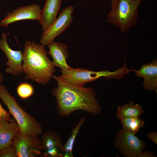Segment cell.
Returning <instances> with one entry per match:
<instances>
[{
  "instance_id": "obj_1",
  "label": "cell",
  "mask_w": 157,
  "mask_h": 157,
  "mask_svg": "<svg viewBox=\"0 0 157 157\" xmlns=\"http://www.w3.org/2000/svg\"><path fill=\"white\" fill-rule=\"evenodd\" d=\"M52 78L56 80L58 85L52 88L51 93L56 99L60 116L69 117L72 113L79 110L94 115L101 113V107L92 88L74 86L59 76L53 75Z\"/></svg>"
},
{
  "instance_id": "obj_2",
  "label": "cell",
  "mask_w": 157,
  "mask_h": 157,
  "mask_svg": "<svg viewBox=\"0 0 157 157\" xmlns=\"http://www.w3.org/2000/svg\"><path fill=\"white\" fill-rule=\"evenodd\" d=\"M44 47L33 41H26L23 52L22 72L24 79L42 85L48 83L56 72Z\"/></svg>"
},
{
  "instance_id": "obj_3",
  "label": "cell",
  "mask_w": 157,
  "mask_h": 157,
  "mask_svg": "<svg viewBox=\"0 0 157 157\" xmlns=\"http://www.w3.org/2000/svg\"><path fill=\"white\" fill-rule=\"evenodd\" d=\"M0 99L16 121L21 135L38 136L42 133L43 129L40 124L20 106L6 87L2 84L0 85Z\"/></svg>"
},
{
  "instance_id": "obj_4",
  "label": "cell",
  "mask_w": 157,
  "mask_h": 157,
  "mask_svg": "<svg viewBox=\"0 0 157 157\" xmlns=\"http://www.w3.org/2000/svg\"><path fill=\"white\" fill-rule=\"evenodd\" d=\"M142 1L118 0L116 6L112 7L107 16L108 22L117 26L125 32L135 26L138 10Z\"/></svg>"
},
{
  "instance_id": "obj_5",
  "label": "cell",
  "mask_w": 157,
  "mask_h": 157,
  "mask_svg": "<svg viewBox=\"0 0 157 157\" xmlns=\"http://www.w3.org/2000/svg\"><path fill=\"white\" fill-rule=\"evenodd\" d=\"M61 73L59 77L67 83L78 87H83L85 84L94 81L101 77L108 79H120L127 74L126 68L123 66L113 72L108 70L95 72L86 69L77 68L70 70L60 69Z\"/></svg>"
},
{
  "instance_id": "obj_6",
  "label": "cell",
  "mask_w": 157,
  "mask_h": 157,
  "mask_svg": "<svg viewBox=\"0 0 157 157\" xmlns=\"http://www.w3.org/2000/svg\"><path fill=\"white\" fill-rule=\"evenodd\" d=\"M125 129L119 131L115 141V145L121 153L127 157H136L145 147V143Z\"/></svg>"
},
{
  "instance_id": "obj_7",
  "label": "cell",
  "mask_w": 157,
  "mask_h": 157,
  "mask_svg": "<svg viewBox=\"0 0 157 157\" xmlns=\"http://www.w3.org/2000/svg\"><path fill=\"white\" fill-rule=\"evenodd\" d=\"M12 145L17 157H42V146L38 136L24 135L20 134L13 140Z\"/></svg>"
},
{
  "instance_id": "obj_8",
  "label": "cell",
  "mask_w": 157,
  "mask_h": 157,
  "mask_svg": "<svg viewBox=\"0 0 157 157\" xmlns=\"http://www.w3.org/2000/svg\"><path fill=\"white\" fill-rule=\"evenodd\" d=\"M74 8L68 6L61 11L58 17L53 24L42 34L40 43L44 46L54 41L55 38L67 29L72 23Z\"/></svg>"
},
{
  "instance_id": "obj_9",
  "label": "cell",
  "mask_w": 157,
  "mask_h": 157,
  "mask_svg": "<svg viewBox=\"0 0 157 157\" xmlns=\"http://www.w3.org/2000/svg\"><path fill=\"white\" fill-rule=\"evenodd\" d=\"M2 39L0 38V49L4 53L8 60L5 62L7 66L5 72L7 74L17 76L22 73L23 54L21 50H14L10 47L7 40V34L3 33Z\"/></svg>"
},
{
  "instance_id": "obj_10",
  "label": "cell",
  "mask_w": 157,
  "mask_h": 157,
  "mask_svg": "<svg viewBox=\"0 0 157 157\" xmlns=\"http://www.w3.org/2000/svg\"><path fill=\"white\" fill-rule=\"evenodd\" d=\"M41 7L36 4L18 7L9 13L0 22V26L7 27L15 22L24 20H39Z\"/></svg>"
},
{
  "instance_id": "obj_11",
  "label": "cell",
  "mask_w": 157,
  "mask_h": 157,
  "mask_svg": "<svg viewBox=\"0 0 157 157\" xmlns=\"http://www.w3.org/2000/svg\"><path fill=\"white\" fill-rule=\"evenodd\" d=\"M41 141L42 155L44 157H62L63 146L60 137L55 131H50L42 135Z\"/></svg>"
},
{
  "instance_id": "obj_12",
  "label": "cell",
  "mask_w": 157,
  "mask_h": 157,
  "mask_svg": "<svg viewBox=\"0 0 157 157\" xmlns=\"http://www.w3.org/2000/svg\"><path fill=\"white\" fill-rule=\"evenodd\" d=\"M131 71L135 72L137 77H142L144 81L143 85L148 91L156 90L157 87V60L156 59L151 63L144 64L139 70L131 68Z\"/></svg>"
},
{
  "instance_id": "obj_13",
  "label": "cell",
  "mask_w": 157,
  "mask_h": 157,
  "mask_svg": "<svg viewBox=\"0 0 157 157\" xmlns=\"http://www.w3.org/2000/svg\"><path fill=\"white\" fill-rule=\"evenodd\" d=\"M49 51L47 53L52 57V61L54 66L65 70H70L72 68L67 63L66 60L69 57V53L66 45L60 42L52 41L47 45Z\"/></svg>"
},
{
  "instance_id": "obj_14",
  "label": "cell",
  "mask_w": 157,
  "mask_h": 157,
  "mask_svg": "<svg viewBox=\"0 0 157 157\" xmlns=\"http://www.w3.org/2000/svg\"><path fill=\"white\" fill-rule=\"evenodd\" d=\"M62 0H46L41 10L39 20L43 32L47 30L55 22L60 9Z\"/></svg>"
},
{
  "instance_id": "obj_15",
  "label": "cell",
  "mask_w": 157,
  "mask_h": 157,
  "mask_svg": "<svg viewBox=\"0 0 157 157\" xmlns=\"http://www.w3.org/2000/svg\"><path fill=\"white\" fill-rule=\"evenodd\" d=\"M20 133L19 127L14 118L10 121L0 120V151L12 145L14 139Z\"/></svg>"
},
{
  "instance_id": "obj_16",
  "label": "cell",
  "mask_w": 157,
  "mask_h": 157,
  "mask_svg": "<svg viewBox=\"0 0 157 157\" xmlns=\"http://www.w3.org/2000/svg\"><path fill=\"white\" fill-rule=\"evenodd\" d=\"M142 107L138 104H134L133 101L117 107L116 115L119 119L142 115L144 112Z\"/></svg>"
},
{
  "instance_id": "obj_17",
  "label": "cell",
  "mask_w": 157,
  "mask_h": 157,
  "mask_svg": "<svg viewBox=\"0 0 157 157\" xmlns=\"http://www.w3.org/2000/svg\"><path fill=\"white\" fill-rule=\"evenodd\" d=\"M85 121V118L82 117L78 124L72 131L71 135L67 141L66 143L63 146V152L64 156L72 157V149L74 144L75 140L80 128Z\"/></svg>"
},
{
  "instance_id": "obj_18",
  "label": "cell",
  "mask_w": 157,
  "mask_h": 157,
  "mask_svg": "<svg viewBox=\"0 0 157 157\" xmlns=\"http://www.w3.org/2000/svg\"><path fill=\"white\" fill-rule=\"evenodd\" d=\"M121 121L124 128L135 134L143 127L144 124L143 119L137 117L123 118L121 119Z\"/></svg>"
},
{
  "instance_id": "obj_19",
  "label": "cell",
  "mask_w": 157,
  "mask_h": 157,
  "mask_svg": "<svg viewBox=\"0 0 157 157\" xmlns=\"http://www.w3.org/2000/svg\"><path fill=\"white\" fill-rule=\"evenodd\" d=\"M34 90L33 86L30 83H23L17 87V92L18 95L21 98L25 99L31 96L33 94Z\"/></svg>"
},
{
  "instance_id": "obj_20",
  "label": "cell",
  "mask_w": 157,
  "mask_h": 157,
  "mask_svg": "<svg viewBox=\"0 0 157 157\" xmlns=\"http://www.w3.org/2000/svg\"><path fill=\"white\" fill-rule=\"evenodd\" d=\"M4 79L2 73L0 71V85L1 84ZM10 113L4 109L0 103V120L4 119L8 121L11 120Z\"/></svg>"
},
{
  "instance_id": "obj_21",
  "label": "cell",
  "mask_w": 157,
  "mask_h": 157,
  "mask_svg": "<svg viewBox=\"0 0 157 157\" xmlns=\"http://www.w3.org/2000/svg\"><path fill=\"white\" fill-rule=\"evenodd\" d=\"M0 157H17L16 152L12 145L0 151Z\"/></svg>"
},
{
  "instance_id": "obj_22",
  "label": "cell",
  "mask_w": 157,
  "mask_h": 157,
  "mask_svg": "<svg viewBox=\"0 0 157 157\" xmlns=\"http://www.w3.org/2000/svg\"><path fill=\"white\" fill-rule=\"evenodd\" d=\"M147 137L156 144H157V133L155 132H150L147 135Z\"/></svg>"
},
{
  "instance_id": "obj_23",
  "label": "cell",
  "mask_w": 157,
  "mask_h": 157,
  "mask_svg": "<svg viewBox=\"0 0 157 157\" xmlns=\"http://www.w3.org/2000/svg\"><path fill=\"white\" fill-rule=\"evenodd\" d=\"M156 157L153 154L149 151H146L143 152H142L139 154L138 157Z\"/></svg>"
},
{
  "instance_id": "obj_24",
  "label": "cell",
  "mask_w": 157,
  "mask_h": 157,
  "mask_svg": "<svg viewBox=\"0 0 157 157\" xmlns=\"http://www.w3.org/2000/svg\"><path fill=\"white\" fill-rule=\"evenodd\" d=\"M118 0H111L112 7H115L117 4Z\"/></svg>"
},
{
  "instance_id": "obj_25",
  "label": "cell",
  "mask_w": 157,
  "mask_h": 157,
  "mask_svg": "<svg viewBox=\"0 0 157 157\" xmlns=\"http://www.w3.org/2000/svg\"><path fill=\"white\" fill-rule=\"evenodd\" d=\"M136 1H142V0H135Z\"/></svg>"
}]
</instances>
